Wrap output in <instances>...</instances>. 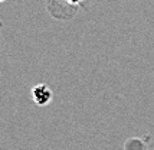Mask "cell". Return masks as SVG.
Wrapping results in <instances>:
<instances>
[{"label": "cell", "mask_w": 154, "mask_h": 150, "mask_svg": "<svg viewBox=\"0 0 154 150\" xmlns=\"http://www.w3.org/2000/svg\"><path fill=\"white\" fill-rule=\"evenodd\" d=\"M52 97H54V92L46 84H38L36 87L32 88V98H33L35 104L39 107L48 105L52 101Z\"/></svg>", "instance_id": "obj_1"}, {"label": "cell", "mask_w": 154, "mask_h": 150, "mask_svg": "<svg viewBox=\"0 0 154 150\" xmlns=\"http://www.w3.org/2000/svg\"><path fill=\"white\" fill-rule=\"evenodd\" d=\"M66 3H69V5H79L82 0H65Z\"/></svg>", "instance_id": "obj_2"}]
</instances>
